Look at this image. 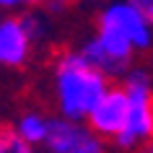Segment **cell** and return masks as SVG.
<instances>
[{
  "mask_svg": "<svg viewBox=\"0 0 153 153\" xmlns=\"http://www.w3.org/2000/svg\"><path fill=\"white\" fill-rule=\"evenodd\" d=\"M130 120V99L127 91L122 83H112L109 88L104 91V96L96 101V106L91 109L88 114V127L94 132H99L101 137H106L112 143L114 137L120 135L122 130L127 127Z\"/></svg>",
  "mask_w": 153,
  "mask_h": 153,
  "instance_id": "obj_6",
  "label": "cell"
},
{
  "mask_svg": "<svg viewBox=\"0 0 153 153\" xmlns=\"http://www.w3.org/2000/svg\"><path fill=\"white\" fill-rule=\"evenodd\" d=\"M130 3H132V5H135V8L153 24V0H130Z\"/></svg>",
  "mask_w": 153,
  "mask_h": 153,
  "instance_id": "obj_10",
  "label": "cell"
},
{
  "mask_svg": "<svg viewBox=\"0 0 153 153\" xmlns=\"http://www.w3.org/2000/svg\"><path fill=\"white\" fill-rule=\"evenodd\" d=\"M0 153H39L31 143L18 135L13 125H0Z\"/></svg>",
  "mask_w": 153,
  "mask_h": 153,
  "instance_id": "obj_8",
  "label": "cell"
},
{
  "mask_svg": "<svg viewBox=\"0 0 153 153\" xmlns=\"http://www.w3.org/2000/svg\"><path fill=\"white\" fill-rule=\"evenodd\" d=\"M47 29L49 13H42L39 8L0 16V68L24 70L34 60L39 42L47 36Z\"/></svg>",
  "mask_w": 153,
  "mask_h": 153,
  "instance_id": "obj_3",
  "label": "cell"
},
{
  "mask_svg": "<svg viewBox=\"0 0 153 153\" xmlns=\"http://www.w3.org/2000/svg\"><path fill=\"white\" fill-rule=\"evenodd\" d=\"M140 153H153V137H151V140H148V143L143 145V148H140Z\"/></svg>",
  "mask_w": 153,
  "mask_h": 153,
  "instance_id": "obj_11",
  "label": "cell"
},
{
  "mask_svg": "<svg viewBox=\"0 0 153 153\" xmlns=\"http://www.w3.org/2000/svg\"><path fill=\"white\" fill-rule=\"evenodd\" d=\"M75 3H104V0H75Z\"/></svg>",
  "mask_w": 153,
  "mask_h": 153,
  "instance_id": "obj_12",
  "label": "cell"
},
{
  "mask_svg": "<svg viewBox=\"0 0 153 153\" xmlns=\"http://www.w3.org/2000/svg\"><path fill=\"white\" fill-rule=\"evenodd\" d=\"M42 153H55V151H47V148H44V151H42Z\"/></svg>",
  "mask_w": 153,
  "mask_h": 153,
  "instance_id": "obj_13",
  "label": "cell"
},
{
  "mask_svg": "<svg viewBox=\"0 0 153 153\" xmlns=\"http://www.w3.org/2000/svg\"><path fill=\"white\" fill-rule=\"evenodd\" d=\"M49 0H0V10L3 13H21L29 8H47Z\"/></svg>",
  "mask_w": 153,
  "mask_h": 153,
  "instance_id": "obj_9",
  "label": "cell"
},
{
  "mask_svg": "<svg viewBox=\"0 0 153 153\" xmlns=\"http://www.w3.org/2000/svg\"><path fill=\"white\" fill-rule=\"evenodd\" d=\"M81 52L109 81H122L137 55L153 52V24L130 0H104Z\"/></svg>",
  "mask_w": 153,
  "mask_h": 153,
  "instance_id": "obj_1",
  "label": "cell"
},
{
  "mask_svg": "<svg viewBox=\"0 0 153 153\" xmlns=\"http://www.w3.org/2000/svg\"><path fill=\"white\" fill-rule=\"evenodd\" d=\"M47 151L55 153H114V145L88 127V122L68 120L55 114L44 143Z\"/></svg>",
  "mask_w": 153,
  "mask_h": 153,
  "instance_id": "obj_5",
  "label": "cell"
},
{
  "mask_svg": "<svg viewBox=\"0 0 153 153\" xmlns=\"http://www.w3.org/2000/svg\"><path fill=\"white\" fill-rule=\"evenodd\" d=\"M120 83L130 99V120L112 145L117 153H140L153 137V78L143 68H130Z\"/></svg>",
  "mask_w": 153,
  "mask_h": 153,
  "instance_id": "obj_4",
  "label": "cell"
},
{
  "mask_svg": "<svg viewBox=\"0 0 153 153\" xmlns=\"http://www.w3.org/2000/svg\"><path fill=\"white\" fill-rule=\"evenodd\" d=\"M49 125H52V117L44 114L42 109H24L13 120V130L26 143H31L34 148H44L47 135H49Z\"/></svg>",
  "mask_w": 153,
  "mask_h": 153,
  "instance_id": "obj_7",
  "label": "cell"
},
{
  "mask_svg": "<svg viewBox=\"0 0 153 153\" xmlns=\"http://www.w3.org/2000/svg\"><path fill=\"white\" fill-rule=\"evenodd\" d=\"M96 65L78 49H62L52 60L49 73V96L55 114L68 120L86 122L96 101L104 96V91L112 86Z\"/></svg>",
  "mask_w": 153,
  "mask_h": 153,
  "instance_id": "obj_2",
  "label": "cell"
}]
</instances>
